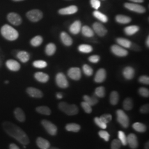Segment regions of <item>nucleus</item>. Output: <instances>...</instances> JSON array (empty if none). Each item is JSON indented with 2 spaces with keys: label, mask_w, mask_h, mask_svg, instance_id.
I'll return each mask as SVG.
<instances>
[{
  "label": "nucleus",
  "mask_w": 149,
  "mask_h": 149,
  "mask_svg": "<svg viewBox=\"0 0 149 149\" xmlns=\"http://www.w3.org/2000/svg\"><path fill=\"white\" fill-rule=\"evenodd\" d=\"M2 127L6 133L11 137L15 139L21 144L24 145L29 143V139L26 133L13 123L6 121L2 123Z\"/></svg>",
  "instance_id": "obj_1"
},
{
  "label": "nucleus",
  "mask_w": 149,
  "mask_h": 149,
  "mask_svg": "<svg viewBox=\"0 0 149 149\" xmlns=\"http://www.w3.org/2000/svg\"><path fill=\"white\" fill-rule=\"evenodd\" d=\"M2 36L8 40L13 41L19 37V33L15 28L8 24H5L1 29Z\"/></svg>",
  "instance_id": "obj_2"
},
{
  "label": "nucleus",
  "mask_w": 149,
  "mask_h": 149,
  "mask_svg": "<svg viewBox=\"0 0 149 149\" xmlns=\"http://www.w3.org/2000/svg\"><path fill=\"white\" fill-rule=\"evenodd\" d=\"M59 109L68 116H74L79 113V108L74 104H70L66 102H61L58 105Z\"/></svg>",
  "instance_id": "obj_3"
},
{
  "label": "nucleus",
  "mask_w": 149,
  "mask_h": 149,
  "mask_svg": "<svg viewBox=\"0 0 149 149\" xmlns=\"http://www.w3.org/2000/svg\"><path fill=\"white\" fill-rule=\"evenodd\" d=\"M117 120L123 128H127L129 125V118L126 113L122 109H118L116 111Z\"/></svg>",
  "instance_id": "obj_4"
},
{
  "label": "nucleus",
  "mask_w": 149,
  "mask_h": 149,
  "mask_svg": "<svg viewBox=\"0 0 149 149\" xmlns=\"http://www.w3.org/2000/svg\"><path fill=\"white\" fill-rule=\"evenodd\" d=\"M55 82L57 86L61 88H66L69 87L68 80L65 74L63 72H59L56 74Z\"/></svg>",
  "instance_id": "obj_5"
},
{
  "label": "nucleus",
  "mask_w": 149,
  "mask_h": 149,
  "mask_svg": "<svg viewBox=\"0 0 149 149\" xmlns=\"http://www.w3.org/2000/svg\"><path fill=\"white\" fill-rule=\"evenodd\" d=\"M41 123L43 127L50 135L55 136L56 135L58 132V128L53 123L47 120H43Z\"/></svg>",
  "instance_id": "obj_6"
},
{
  "label": "nucleus",
  "mask_w": 149,
  "mask_h": 149,
  "mask_svg": "<svg viewBox=\"0 0 149 149\" xmlns=\"http://www.w3.org/2000/svg\"><path fill=\"white\" fill-rule=\"evenodd\" d=\"M28 19L33 22L39 21L43 18V13L39 10H33L28 11L26 14Z\"/></svg>",
  "instance_id": "obj_7"
},
{
  "label": "nucleus",
  "mask_w": 149,
  "mask_h": 149,
  "mask_svg": "<svg viewBox=\"0 0 149 149\" xmlns=\"http://www.w3.org/2000/svg\"><path fill=\"white\" fill-rule=\"evenodd\" d=\"M92 29L94 33L101 37L105 36L108 32L106 28L100 22H95L92 25Z\"/></svg>",
  "instance_id": "obj_8"
},
{
  "label": "nucleus",
  "mask_w": 149,
  "mask_h": 149,
  "mask_svg": "<svg viewBox=\"0 0 149 149\" xmlns=\"http://www.w3.org/2000/svg\"><path fill=\"white\" fill-rule=\"evenodd\" d=\"M111 50L114 55L119 57H125L128 55V50L119 45L114 44L112 45L111 47Z\"/></svg>",
  "instance_id": "obj_9"
},
{
  "label": "nucleus",
  "mask_w": 149,
  "mask_h": 149,
  "mask_svg": "<svg viewBox=\"0 0 149 149\" xmlns=\"http://www.w3.org/2000/svg\"><path fill=\"white\" fill-rule=\"evenodd\" d=\"M124 7L130 11H133L138 13H144L146 12V9L143 6L133 3H125Z\"/></svg>",
  "instance_id": "obj_10"
},
{
  "label": "nucleus",
  "mask_w": 149,
  "mask_h": 149,
  "mask_svg": "<svg viewBox=\"0 0 149 149\" xmlns=\"http://www.w3.org/2000/svg\"><path fill=\"white\" fill-rule=\"evenodd\" d=\"M68 75L70 79L78 81L81 78V71L79 68H71L68 71Z\"/></svg>",
  "instance_id": "obj_11"
},
{
  "label": "nucleus",
  "mask_w": 149,
  "mask_h": 149,
  "mask_svg": "<svg viewBox=\"0 0 149 149\" xmlns=\"http://www.w3.org/2000/svg\"><path fill=\"white\" fill-rule=\"evenodd\" d=\"M7 19L11 24L15 26H19L22 22V19L21 16L18 14L13 12L10 13L8 15Z\"/></svg>",
  "instance_id": "obj_12"
},
{
  "label": "nucleus",
  "mask_w": 149,
  "mask_h": 149,
  "mask_svg": "<svg viewBox=\"0 0 149 149\" xmlns=\"http://www.w3.org/2000/svg\"><path fill=\"white\" fill-rule=\"evenodd\" d=\"M127 144L132 149L138 148L139 146L138 140L136 135L133 133L130 134L127 136Z\"/></svg>",
  "instance_id": "obj_13"
},
{
  "label": "nucleus",
  "mask_w": 149,
  "mask_h": 149,
  "mask_svg": "<svg viewBox=\"0 0 149 149\" xmlns=\"http://www.w3.org/2000/svg\"><path fill=\"white\" fill-rule=\"evenodd\" d=\"M77 11V7L76 6L72 5L59 10L58 12L61 15H70L76 13Z\"/></svg>",
  "instance_id": "obj_14"
},
{
  "label": "nucleus",
  "mask_w": 149,
  "mask_h": 149,
  "mask_svg": "<svg viewBox=\"0 0 149 149\" xmlns=\"http://www.w3.org/2000/svg\"><path fill=\"white\" fill-rule=\"evenodd\" d=\"M106 77V70L103 68H101L97 71L94 80L96 83H102L105 81Z\"/></svg>",
  "instance_id": "obj_15"
},
{
  "label": "nucleus",
  "mask_w": 149,
  "mask_h": 149,
  "mask_svg": "<svg viewBox=\"0 0 149 149\" xmlns=\"http://www.w3.org/2000/svg\"><path fill=\"white\" fill-rule=\"evenodd\" d=\"M82 28L81 22L79 20L75 21L72 23L69 27V31L72 34L76 35L80 33Z\"/></svg>",
  "instance_id": "obj_16"
},
{
  "label": "nucleus",
  "mask_w": 149,
  "mask_h": 149,
  "mask_svg": "<svg viewBox=\"0 0 149 149\" xmlns=\"http://www.w3.org/2000/svg\"><path fill=\"white\" fill-rule=\"evenodd\" d=\"M27 92L29 96L33 98H40L43 97V92L40 90L34 87H28L27 89Z\"/></svg>",
  "instance_id": "obj_17"
},
{
  "label": "nucleus",
  "mask_w": 149,
  "mask_h": 149,
  "mask_svg": "<svg viewBox=\"0 0 149 149\" xmlns=\"http://www.w3.org/2000/svg\"><path fill=\"white\" fill-rule=\"evenodd\" d=\"M60 39L64 45L66 47H70L73 43L72 38L65 32H62L60 34Z\"/></svg>",
  "instance_id": "obj_18"
},
{
  "label": "nucleus",
  "mask_w": 149,
  "mask_h": 149,
  "mask_svg": "<svg viewBox=\"0 0 149 149\" xmlns=\"http://www.w3.org/2000/svg\"><path fill=\"white\" fill-rule=\"evenodd\" d=\"M123 75L126 80H132L135 75V70L131 66H127L123 70Z\"/></svg>",
  "instance_id": "obj_19"
},
{
  "label": "nucleus",
  "mask_w": 149,
  "mask_h": 149,
  "mask_svg": "<svg viewBox=\"0 0 149 149\" xmlns=\"http://www.w3.org/2000/svg\"><path fill=\"white\" fill-rule=\"evenodd\" d=\"M6 66L9 70L13 71H17L21 68V65L16 60L10 59L6 61Z\"/></svg>",
  "instance_id": "obj_20"
},
{
  "label": "nucleus",
  "mask_w": 149,
  "mask_h": 149,
  "mask_svg": "<svg viewBox=\"0 0 149 149\" xmlns=\"http://www.w3.org/2000/svg\"><path fill=\"white\" fill-rule=\"evenodd\" d=\"M140 27L136 26V25H133V26H127L124 28V32L125 34L129 36H133L136 33L139 31Z\"/></svg>",
  "instance_id": "obj_21"
},
{
  "label": "nucleus",
  "mask_w": 149,
  "mask_h": 149,
  "mask_svg": "<svg viewBox=\"0 0 149 149\" xmlns=\"http://www.w3.org/2000/svg\"><path fill=\"white\" fill-rule=\"evenodd\" d=\"M36 143L40 149H48L50 147V144L49 141L42 137H38Z\"/></svg>",
  "instance_id": "obj_22"
},
{
  "label": "nucleus",
  "mask_w": 149,
  "mask_h": 149,
  "mask_svg": "<svg viewBox=\"0 0 149 149\" xmlns=\"http://www.w3.org/2000/svg\"><path fill=\"white\" fill-rule=\"evenodd\" d=\"M34 78L38 82L41 83H46L49 80V76L48 74L43 72H37L34 74Z\"/></svg>",
  "instance_id": "obj_23"
},
{
  "label": "nucleus",
  "mask_w": 149,
  "mask_h": 149,
  "mask_svg": "<svg viewBox=\"0 0 149 149\" xmlns=\"http://www.w3.org/2000/svg\"><path fill=\"white\" fill-rule=\"evenodd\" d=\"M115 19H116V21L117 23L122 24H128L132 21V18L130 17L125 15H118L117 16H116Z\"/></svg>",
  "instance_id": "obj_24"
},
{
  "label": "nucleus",
  "mask_w": 149,
  "mask_h": 149,
  "mask_svg": "<svg viewBox=\"0 0 149 149\" xmlns=\"http://www.w3.org/2000/svg\"><path fill=\"white\" fill-rule=\"evenodd\" d=\"M116 42L119 45L124 48H129L132 42L128 40L126 38L122 37H119L116 39Z\"/></svg>",
  "instance_id": "obj_25"
},
{
  "label": "nucleus",
  "mask_w": 149,
  "mask_h": 149,
  "mask_svg": "<svg viewBox=\"0 0 149 149\" xmlns=\"http://www.w3.org/2000/svg\"><path fill=\"white\" fill-rule=\"evenodd\" d=\"M14 114L16 119L21 122H23L26 120V116L23 111L20 108H17L14 111Z\"/></svg>",
  "instance_id": "obj_26"
},
{
  "label": "nucleus",
  "mask_w": 149,
  "mask_h": 149,
  "mask_svg": "<svg viewBox=\"0 0 149 149\" xmlns=\"http://www.w3.org/2000/svg\"><path fill=\"white\" fill-rule=\"evenodd\" d=\"M81 33L82 35L87 38L93 37L95 35V33L93 29L87 26H84L81 28Z\"/></svg>",
  "instance_id": "obj_27"
},
{
  "label": "nucleus",
  "mask_w": 149,
  "mask_h": 149,
  "mask_svg": "<svg viewBox=\"0 0 149 149\" xmlns=\"http://www.w3.org/2000/svg\"><path fill=\"white\" fill-rule=\"evenodd\" d=\"M17 57L21 62L23 63H27L30 59L29 54L26 51L19 52L17 55Z\"/></svg>",
  "instance_id": "obj_28"
},
{
  "label": "nucleus",
  "mask_w": 149,
  "mask_h": 149,
  "mask_svg": "<svg viewBox=\"0 0 149 149\" xmlns=\"http://www.w3.org/2000/svg\"><path fill=\"white\" fill-rule=\"evenodd\" d=\"M83 99H84V101L88 103L91 106L96 105L98 102V100L97 98V97H96L95 95L92 96V97L88 96V95H84L83 97Z\"/></svg>",
  "instance_id": "obj_29"
},
{
  "label": "nucleus",
  "mask_w": 149,
  "mask_h": 149,
  "mask_svg": "<svg viewBox=\"0 0 149 149\" xmlns=\"http://www.w3.org/2000/svg\"><path fill=\"white\" fill-rule=\"evenodd\" d=\"M56 50V47L54 43H49L45 47V52L48 56H52L55 53Z\"/></svg>",
  "instance_id": "obj_30"
},
{
  "label": "nucleus",
  "mask_w": 149,
  "mask_h": 149,
  "mask_svg": "<svg viewBox=\"0 0 149 149\" xmlns=\"http://www.w3.org/2000/svg\"><path fill=\"white\" fill-rule=\"evenodd\" d=\"M119 100V95L118 92L116 91H112L109 96V101L111 104L113 106H115L117 104Z\"/></svg>",
  "instance_id": "obj_31"
},
{
  "label": "nucleus",
  "mask_w": 149,
  "mask_h": 149,
  "mask_svg": "<svg viewBox=\"0 0 149 149\" xmlns=\"http://www.w3.org/2000/svg\"><path fill=\"white\" fill-rule=\"evenodd\" d=\"M65 129L68 132L77 133L80 131L81 127L80 125L76 123H69L66 125Z\"/></svg>",
  "instance_id": "obj_32"
},
{
  "label": "nucleus",
  "mask_w": 149,
  "mask_h": 149,
  "mask_svg": "<svg viewBox=\"0 0 149 149\" xmlns=\"http://www.w3.org/2000/svg\"><path fill=\"white\" fill-rule=\"evenodd\" d=\"M93 15L97 19H98L99 21L103 22V23H107L108 21V18L107 17L106 15H105L104 14L102 13L100 11H94L93 12Z\"/></svg>",
  "instance_id": "obj_33"
},
{
  "label": "nucleus",
  "mask_w": 149,
  "mask_h": 149,
  "mask_svg": "<svg viewBox=\"0 0 149 149\" xmlns=\"http://www.w3.org/2000/svg\"><path fill=\"white\" fill-rule=\"evenodd\" d=\"M132 127L135 131L138 132L139 133H144L146 131L147 129V128L145 124L140 122L134 123L132 125Z\"/></svg>",
  "instance_id": "obj_34"
},
{
  "label": "nucleus",
  "mask_w": 149,
  "mask_h": 149,
  "mask_svg": "<svg viewBox=\"0 0 149 149\" xmlns=\"http://www.w3.org/2000/svg\"><path fill=\"white\" fill-rule=\"evenodd\" d=\"M78 50L82 53H90L93 51V48L88 44H81L78 47Z\"/></svg>",
  "instance_id": "obj_35"
},
{
  "label": "nucleus",
  "mask_w": 149,
  "mask_h": 149,
  "mask_svg": "<svg viewBox=\"0 0 149 149\" xmlns=\"http://www.w3.org/2000/svg\"><path fill=\"white\" fill-rule=\"evenodd\" d=\"M123 108L126 111H130L133 108V102L132 98H127L124 100L123 103Z\"/></svg>",
  "instance_id": "obj_36"
},
{
  "label": "nucleus",
  "mask_w": 149,
  "mask_h": 149,
  "mask_svg": "<svg viewBox=\"0 0 149 149\" xmlns=\"http://www.w3.org/2000/svg\"><path fill=\"white\" fill-rule=\"evenodd\" d=\"M43 38L40 36H36L33 38H32L31 40V44L33 47H37L40 46L43 43Z\"/></svg>",
  "instance_id": "obj_37"
},
{
  "label": "nucleus",
  "mask_w": 149,
  "mask_h": 149,
  "mask_svg": "<svg viewBox=\"0 0 149 149\" xmlns=\"http://www.w3.org/2000/svg\"><path fill=\"white\" fill-rule=\"evenodd\" d=\"M36 111L43 115L49 116L51 114V110L47 106H39L36 108Z\"/></svg>",
  "instance_id": "obj_38"
},
{
  "label": "nucleus",
  "mask_w": 149,
  "mask_h": 149,
  "mask_svg": "<svg viewBox=\"0 0 149 149\" xmlns=\"http://www.w3.org/2000/svg\"><path fill=\"white\" fill-rule=\"evenodd\" d=\"M95 95L100 98H103L106 95V90L103 86L97 87L95 91Z\"/></svg>",
  "instance_id": "obj_39"
},
{
  "label": "nucleus",
  "mask_w": 149,
  "mask_h": 149,
  "mask_svg": "<svg viewBox=\"0 0 149 149\" xmlns=\"http://www.w3.org/2000/svg\"><path fill=\"white\" fill-rule=\"evenodd\" d=\"M118 140L120 141L121 144L124 146L127 145V136H126L125 134L123 131H119L118 133Z\"/></svg>",
  "instance_id": "obj_40"
},
{
  "label": "nucleus",
  "mask_w": 149,
  "mask_h": 149,
  "mask_svg": "<svg viewBox=\"0 0 149 149\" xmlns=\"http://www.w3.org/2000/svg\"><path fill=\"white\" fill-rule=\"evenodd\" d=\"M33 65L38 69H43L47 66V63L44 60H36L33 62Z\"/></svg>",
  "instance_id": "obj_41"
},
{
  "label": "nucleus",
  "mask_w": 149,
  "mask_h": 149,
  "mask_svg": "<svg viewBox=\"0 0 149 149\" xmlns=\"http://www.w3.org/2000/svg\"><path fill=\"white\" fill-rule=\"evenodd\" d=\"M83 72L87 76H91L93 74V70L90 65L84 64L82 66Z\"/></svg>",
  "instance_id": "obj_42"
},
{
  "label": "nucleus",
  "mask_w": 149,
  "mask_h": 149,
  "mask_svg": "<svg viewBox=\"0 0 149 149\" xmlns=\"http://www.w3.org/2000/svg\"><path fill=\"white\" fill-rule=\"evenodd\" d=\"M81 105L82 108H83V109L84 110V111L86 113H88V114H90L91 113L92 111V107L90 105L87 103V102L84 101L82 102H81Z\"/></svg>",
  "instance_id": "obj_43"
},
{
  "label": "nucleus",
  "mask_w": 149,
  "mask_h": 149,
  "mask_svg": "<svg viewBox=\"0 0 149 149\" xmlns=\"http://www.w3.org/2000/svg\"><path fill=\"white\" fill-rule=\"evenodd\" d=\"M100 119L103 122L107 124L108 123L110 122L112 120V115H111L110 114H104L102 115L100 117Z\"/></svg>",
  "instance_id": "obj_44"
},
{
  "label": "nucleus",
  "mask_w": 149,
  "mask_h": 149,
  "mask_svg": "<svg viewBox=\"0 0 149 149\" xmlns=\"http://www.w3.org/2000/svg\"><path fill=\"white\" fill-rule=\"evenodd\" d=\"M94 122L98 127H99L100 128H102L103 129H105L107 127V124L104 123L100 119V118H95Z\"/></svg>",
  "instance_id": "obj_45"
},
{
  "label": "nucleus",
  "mask_w": 149,
  "mask_h": 149,
  "mask_svg": "<svg viewBox=\"0 0 149 149\" xmlns=\"http://www.w3.org/2000/svg\"><path fill=\"white\" fill-rule=\"evenodd\" d=\"M139 95L143 97H149V89L145 87H140L138 90Z\"/></svg>",
  "instance_id": "obj_46"
},
{
  "label": "nucleus",
  "mask_w": 149,
  "mask_h": 149,
  "mask_svg": "<svg viewBox=\"0 0 149 149\" xmlns=\"http://www.w3.org/2000/svg\"><path fill=\"white\" fill-rule=\"evenodd\" d=\"M98 135L102 139H104L106 141H108L109 140L110 135L106 131L100 130L98 133Z\"/></svg>",
  "instance_id": "obj_47"
},
{
  "label": "nucleus",
  "mask_w": 149,
  "mask_h": 149,
  "mask_svg": "<svg viewBox=\"0 0 149 149\" xmlns=\"http://www.w3.org/2000/svg\"><path fill=\"white\" fill-rule=\"evenodd\" d=\"M122 144L118 139H114L111 143V149H120Z\"/></svg>",
  "instance_id": "obj_48"
},
{
  "label": "nucleus",
  "mask_w": 149,
  "mask_h": 149,
  "mask_svg": "<svg viewBox=\"0 0 149 149\" xmlns=\"http://www.w3.org/2000/svg\"><path fill=\"white\" fill-rule=\"evenodd\" d=\"M139 82L141 84H145V85H149V77L148 76L146 75H143L141 76L139 78Z\"/></svg>",
  "instance_id": "obj_49"
},
{
  "label": "nucleus",
  "mask_w": 149,
  "mask_h": 149,
  "mask_svg": "<svg viewBox=\"0 0 149 149\" xmlns=\"http://www.w3.org/2000/svg\"><path fill=\"white\" fill-rule=\"evenodd\" d=\"M88 60H89L90 62L92 63L97 64L100 61V57L98 55H91L88 58Z\"/></svg>",
  "instance_id": "obj_50"
},
{
  "label": "nucleus",
  "mask_w": 149,
  "mask_h": 149,
  "mask_svg": "<svg viewBox=\"0 0 149 149\" xmlns=\"http://www.w3.org/2000/svg\"><path fill=\"white\" fill-rule=\"evenodd\" d=\"M91 5L96 10H98L101 6V2L99 0H91Z\"/></svg>",
  "instance_id": "obj_51"
},
{
  "label": "nucleus",
  "mask_w": 149,
  "mask_h": 149,
  "mask_svg": "<svg viewBox=\"0 0 149 149\" xmlns=\"http://www.w3.org/2000/svg\"><path fill=\"white\" fill-rule=\"evenodd\" d=\"M129 48L132 50H133L135 52H140L141 50V48L136 43H132V44Z\"/></svg>",
  "instance_id": "obj_52"
},
{
  "label": "nucleus",
  "mask_w": 149,
  "mask_h": 149,
  "mask_svg": "<svg viewBox=\"0 0 149 149\" xmlns=\"http://www.w3.org/2000/svg\"><path fill=\"white\" fill-rule=\"evenodd\" d=\"M140 111L143 114L148 113L149 112V104H145L143 106L141 107V108L140 109Z\"/></svg>",
  "instance_id": "obj_53"
},
{
  "label": "nucleus",
  "mask_w": 149,
  "mask_h": 149,
  "mask_svg": "<svg viewBox=\"0 0 149 149\" xmlns=\"http://www.w3.org/2000/svg\"><path fill=\"white\" fill-rule=\"evenodd\" d=\"M9 148H10V149H20L17 145L13 144V143L10 144Z\"/></svg>",
  "instance_id": "obj_54"
},
{
  "label": "nucleus",
  "mask_w": 149,
  "mask_h": 149,
  "mask_svg": "<svg viewBox=\"0 0 149 149\" xmlns=\"http://www.w3.org/2000/svg\"><path fill=\"white\" fill-rule=\"evenodd\" d=\"M56 96V98H57L58 99H59V100L62 99V98H63V95L61 93H60V92L57 93Z\"/></svg>",
  "instance_id": "obj_55"
},
{
  "label": "nucleus",
  "mask_w": 149,
  "mask_h": 149,
  "mask_svg": "<svg viewBox=\"0 0 149 149\" xmlns=\"http://www.w3.org/2000/svg\"><path fill=\"white\" fill-rule=\"evenodd\" d=\"M135 3H142L144 2V0H129Z\"/></svg>",
  "instance_id": "obj_56"
},
{
  "label": "nucleus",
  "mask_w": 149,
  "mask_h": 149,
  "mask_svg": "<svg viewBox=\"0 0 149 149\" xmlns=\"http://www.w3.org/2000/svg\"><path fill=\"white\" fill-rule=\"evenodd\" d=\"M146 45L148 48L149 47V37L148 36V37L146 38Z\"/></svg>",
  "instance_id": "obj_57"
},
{
  "label": "nucleus",
  "mask_w": 149,
  "mask_h": 149,
  "mask_svg": "<svg viewBox=\"0 0 149 149\" xmlns=\"http://www.w3.org/2000/svg\"><path fill=\"white\" fill-rule=\"evenodd\" d=\"M145 149H149V142L148 141L147 143H145Z\"/></svg>",
  "instance_id": "obj_58"
},
{
  "label": "nucleus",
  "mask_w": 149,
  "mask_h": 149,
  "mask_svg": "<svg viewBox=\"0 0 149 149\" xmlns=\"http://www.w3.org/2000/svg\"><path fill=\"white\" fill-rule=\"evenodd\" d=\"M48 149H59L58 148H55V147H52V148H49Z\"/></svg>",
  "instance_id": "obj_59"
},
{
  "label": "nucleus",
  "mask_w": 149,
  "mask_h": 149,
  "mask_svg": "<svg viewBox=\"0 0 149 149\" xmlns=\"http://www.w3.org/2000/svg\"><path fill=\"white\" fill-rule=\"evenodd\" d=\"M14 1H16V2H18V1H23V0H13Z\"/></svg>",
  "instance_id": "obj_60"
},
{
  "label": "nucleus",
  "mask_w": 149,
  "mask_h": 149,
  "mask_svg": "<svg viewBox=\"0 0 149 149\" xmlns=\"http://www.w3.org/2000/svg\"><path fill=\"white\" fill-rule=\"evenodd\" d=\"M5 83L6 84H7L9 83V81H6L5 82Z\"/></svg>",
  "instance_id": "obj_61"
}]
</instances>
